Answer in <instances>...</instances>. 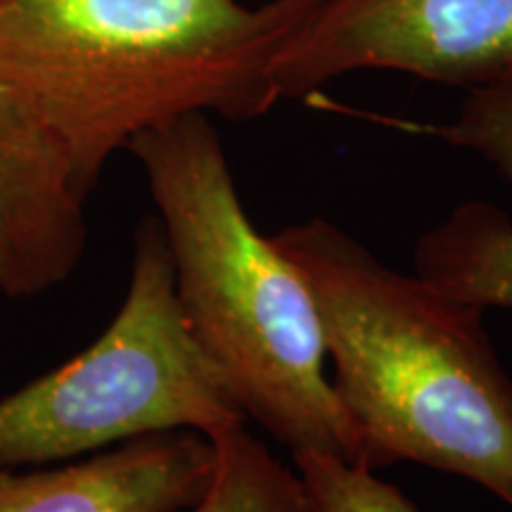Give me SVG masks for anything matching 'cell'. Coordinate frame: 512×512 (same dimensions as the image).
I'll return each instance as SVG.
<instances>
[{
    "instance_id": "30bf717a",
    "label": "cell",
    "mask_w": 512,
    "mask_h": 512,
    "mask_svg": "<svg viewBox=\"0 0 512 512\" xmlns=\"http://www.w3.org/2000/svg\"><path fill=\"white\" fill-rule=\"evenodd\" d=\"M306 512H418L399 486L384 482L375 470L323 453H297Z\"/></svg>"
},
{
    "instance_id": "3957f363",
    "label": "cell",
    "mask_w": 512,
    "mask_h": 512,
    "mask_svg": "<svg viewBox=\"0 0 512 512\" xmlns=\"http://www.w3.org/2000/svg\"><path fill=\"white\" fill-rule=\"evenodd\" d=\"M126 150L157 207L190 335L245 418L292 456L358 463V432L325 373L309 287L247 216L207 114L150 128Z\"/></svg>"
},
{
    "instance_id": "52a82bcc",
    "label": "cell",
    "mask_w": 512,
    "mask_h": 512,
    "mask_svg": "<svg viewBox=\"0 0 512 512\" xmlns=\"http://www.w3.org/2000/svg\"><path fill=\"white\" fill-rule=\"evenodd\" d=\"M214 472L216 446L204 434H147L50 470L0 465V512H183Z\"/></svg>"
},
{
    "instance_id": "8992f818",
    "label": "cell",
    "mask_w": 512,
    "mask_h": 512,
    "mask_svg": "<svg viewBox=\"0 0 512 512\" xmlns=\"http://www.w3.org/2000/svg\"><path fill=\"white\" fill-rule=\"evenodd\" d=\"M86 190L50 128L0 91V294L29 299L79 268Z\"/></svg>"
},
{
    "instance_id": "8fae6325",
    "label": "cell",
    "mask_w": 512,
    "mask_h": 512,
    "mask_svg": "<svg viewBox=\"0 0 512 512\" xmlns=\"http://www.w3.org/2000/svg\"><path fill=\"white\" fill-rule=\"evenodd\" d=\"M287 3H290V5H294V8H297V10H302V12H306V10H309V8H311V5H313V3H316V0H287Z\"/></svg>"
},
{
    "instance_id": "9c48e42d",
    "label": "cell",
    "mask_w": 512,
    "mask_h": 512,
    "mask_svg": "<svg viewBox=\"0 0 512 512\" xmlns=\"http://www.w3.org/2000/svg\"><path fill=\"white\" fill-rule=\"evenodd\" d=\"M211 441L216 446L214 482L190 512H306L297 472L280 463L245 425Z\"/></svg>"
},
{
    "instance_id": "277c9868",
    "label": "cell",
    "mask_w": 512,
    "mask_h": 512,
    "mask_svg": "<svg viewBox=\"0 0 512 512\" xmlns=\"http://www.w3.org/2000/svg\"><path fill=\"white\" fill-rule=\"evenodd\" d=\"M245 422L190 335L164 230L145 216L133 235L126 297L105 332L0 399V465L69 463L174 430L214 439Z\"/></svg>"
},
{
    "instance_id": "7a4b0ae2",
    "label": "cell",
    "mask_w": 512,
    "mask_h": 512,
    "mask_svg": "<svg viewBox=\"0 0 512 512\" xmlns=\"http://www.w3.org/2000/svg\"><path fill=\"white\" fill-rule=\"evenodd\" d=\"M316 304L358 463H418L512 508V377L484 311L382 264L328 219L271 235Z\"/></svg>"
},
{
    "instance_id": "5b68a950",
    "label": "cell",
    "mask_w": 512,
    "mask_h": 512,
    "mask_svg": "<svg viewBox=\"0 0 512 512\" xmlns=\"http://www.w3.org/2000/svg\"><path fill=\"white\" fill-rule=\"evenodd\" d=\"M356 72L463 88L512 83V0H316L273 57L278 100Z\"/></svg>"
},
{
    "instance_id": "ba28073f",
    "label": "cell",
    "mask_w": 512,
    "mask_h": 512,
    "mask_svg": "<svg viewBox=\"0 0 512 512\" xmlns=\"http://www.w3.org/2000/svg\"><path fill=\"white\" fill-rule=\"evenodd\" d=\"M444 143L475 152L512 183V83L465 93L456 117L413 126ZM415 275L479 311H512V221L491 202H465L422 233Z\"/></svg>"
},
{
    "instance_id": "6da1fadb",
    "label": "cell",
    "mask_w": 512,
    "mask_h": 512,
    "mask_svg": "<svg viewBox=\"0 0 512 512\" xmlns=\"http://www.w3.org/2000/svg\"><path fill=\"white\" fill-rule=\"evenodd\" d=\"M287 0H0V91L55 133L91 195L119 150L188 114L275 107Z\"/></svg>"
}]
</instances>
